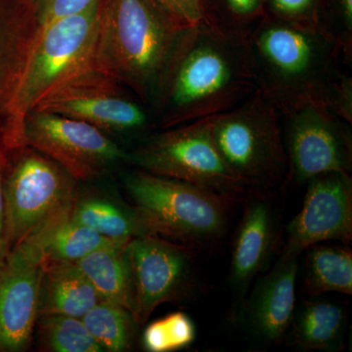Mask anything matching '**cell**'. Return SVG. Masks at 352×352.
<instances>
[{
  "instance_id": "obj_4",
  "label": "cell",
  "mask_w": 352,
  "mask_h": 352,
  "mask_svg": "<svg viewBox=\"0 0 352 352\" xmlns=\"http://www.w3.org/2000/svg\"><path fill=\"white\" fill-rule=\"evenodd\" d=\"M208 120L222 159L247 188L284 184L289 160L281 113L261 92Z\"/></svg>"
},
{
  "instance_id": "obj_14",
  "label": "cell",
  "mask_w": 352,
  "mask_h": 352,
  "mask_svg": "<svg viewBox=\"0 0 352 352\" xmlns=\"http://www.w3.org/2000/svg\"><path fill=\"white\" fill-rule=\"evenodd\" d=\"M44 258L38 245H14L0 268V351H27L39 316Z\"/></svg>"
},
{
  "instance_id": "obj_26",
  "label": "cell",
  "mask_w": 352,
  "mask_h": 352,
  "mask_svg": "<svg viewBox=\"0 0 352 352\" xmlns=\"http://www.w3.org/2000/svg\"><path fill=\"white\" fill-rule=\"evenodd\" d=\"M41 349L52 352H101L82 319L61 314L38 316Z\"/></svg>"
},
{
  "instance_id": "obj_5",
  "label": "cell",
  "mask_w": 352,
  "mask_h": 352,
  "mask_svg": "<svg viewBox=\"0 0 352 352\" xmlns=\"http://www.w3.org/2000/svg\"><path fill=\"white\" fill-rule=\"evenodd\" d=\"M133 208L152 235L208 244L226 230L228 197L138 170L124 180Z\"/></svg>"
},
{
  "instance_id": "obj_1",
  "label": "cell",
  "mask_w": 352,
  "mask_h": 352,
  "mask_svg": "<svg viewBox=\"0 0 352 352\" xmlns=\"http://www.w3.org/2000/svg\"><path fill=\"white\" fill-rule=\"evenodd\" d=\"M256 90L244 45L201 22L183 36L151 111L160 129H170L230 110Z\"/></svg>"
},
{
  "instance_id": "obj_18",
  "label": "cell",
  "mask_w": 352,
  "mask_h": 352,
  "mask_svg": "<svg viewBox=\"0 0 352 352\" xmlns=\"http://www.w3.org/2000/svg\"><path fill=\"white\" fill-rule=\"evenodd\" d=\"M100 300L75 263L44 261L39 315L61 314L82 319Z\"/></svg>"
},
{
  "instance_id": "obj_17",
  "label": "cell",
  "mask_w": 352,
  "mask_h": 352,
  "mask_svg": "<svg viewBox=\"0 0 352 352\" xmlns=\"http://www.w3.org/2000/svg\"><path fill=\"white\" fill-rule=\"evenodd\" d=\"M276 240V219L270 204L252 200L234 240L230 263V281L234 288L245 293L270 263Z\"/></svg>"
},
{
  "instance_id": "obj_15",
  "label": "cell",
  "mask_w": 352,
  "mask_h": 352,
  "mask_svg": "<svg viewBox=\"0 0 352 352\" xmlns=\"http://www.w3.org/2000/svg\"><path fill=\"white\" fill-rule=\"evenodd\" d=\"M38 28L30 3L15 16L0 11V151L24 145L16 124V94Z\"/></svg>"
},
{
  "instance_id": "obj_21",
  "label": "cell",
  "mask_w": 352,
  "mask_h": 352,
  "mask_svg": "<svg viewBox=\"0 0 352 352\" xmlns=\"http://www.w3.org/2000/svg\"><path fill=\"white\" fill-rule=\"evenodd\" d=\"M346 318L344 308L336 303L305 302L292 322L295 342L305 351L340 349Z\"/></svg>"
},
{
  "instance_id": "obj_9",
  "label": "cell",
  "mask_w": 352,
  "mask_h": 352,
  "mask_svg": "<svg viewBox=\"0 0 352 352\" xmlns=\"http://www.w3.org/2000/svg\"><path fill=\"white\" fill-rule=\"evenodd\" d=\"M280 113L289 160L284 185L305 184L323 173H351L352 124L314 102Z\"/></svg>"
},
{
  "instance_id": "obj_31",
  "label": "cell",
  "mask_w": 352,
  "mask_h": 352,
  "mask_svg": "<svg viewBox=\"0 0 352 352\" xmlns=\"http://www.w3.org/2000/svg\"><path fill=\"white\" fill-rule=\"evenodd\" d=\"M329 110L352 124V76L349 72L342 75L333 92Z\"/></svg>"
},
{
  "instance_id": "obj_23",
  "label": "cell",
  "mask_w": 352,
  "mask_h": 352,
  "mask_svg": "<svg viewBox=\"0 0 352 352\" xmlns=\"http://www.w3.org/2000/svg\"><path fill=\"white\" fill-rule=\"evenodd\" d=\"M28 241L38 245L44 261L69 263H76L106 245L126 243L110 239L87 226L76 223L69 219V214Z\"/></svg>"
},
{
  "instance_id": "obj_3",
  "label": "cell",
  "mask_w": 352,
  "mask_h": 352,
  "mask_svg": "<svg viewBox=\"0 0 352 352\" xmlns=\"http://www.w3.org/2000/svg\"><path fill=\"white\" fill-rule=\"evenodd\" d=\"M244 47L256 89L280 113L307 102L328 108L346 72L340 46L318 29L265 18Z\"/></svg>"
},
{
  "instance_id": "obj_24",
  "label": "cell",
  "mask_w": 352,
  "mask_h": 352,
  "mask_svg": "<svg viewBox=\"0 0 352 352\" xmlns=\"http://www.w3.org/2000/svg\"><path fill=\"white\" fill-rule=\"evenodd\" d=\"M203 8V22L237 45H245L266 18L264 0H204Z\"/></svg>"
},
{
  "instance_id": "obj_8",
  "label": "cell",
  "mask_w": 352,
  "mask_h": 352,
  "mask_svg": "<svg viewBox=\"0 0 352 352\" xmlns=\"http://www.w3.org/2000/svg\"><path fill=\"white\" fill-rule=\"evenodd\" d=\"M129 162L138 170L197 185L228 198L247 188L222 159L208 118L162 129L129 154Z\"/></svg>"
},
{
  "instance_id": "obj_30",
  "label": "cell",
  "mask_w": 352,
  "mask_h": 352,
  "mask_svg": "<svg viewBox=\"0 0 352 352\" xmlns=\"http://www.w3.org/2000/svg\"><path fill=\"white\" fill-rule=\"evenodd\" d=\"M159 6L186 27L203 22L204 0H156Z\"/></svg>"
},
{
  "instance_id": "obj_11",
  "label": "cell",
  "mask_w": 352,
  "mask_h": 352,
  "mask_svg": "<svg viewBox=\"0 0 352 352\" xmlns=\"http://www.w3.org/2000/svg\"><path fill=\"white\" fill-rule=\"evenodd\" d=\"M25 145L59 164L76 182L103 175L129 154L98 127L57 113L34 110L23 124Z\"/></svg>"
},
{
  "instance_id": "obj_22",
  "label": "cell",
  "mask_w": 352,
  "mask_h": 352,
  "mask_svg": "<svg viewBox=\"0 0 352 352\" xmlns=\"http://www.w3.org/2000/svg\"><path fill=\"white\" fill-rule=\"evenodd\" d=\"M305 288L311 296L352 294V252L349 248L316 244L305 250Z\"/></svg>"
},
{
  "instance_id": "obj_27",
  "label": "cell",
  "mask_w": 352,
  "mask_h": 352,
  "mask_svg": "<svg viewBox=\"0 0 352 352\" xmlns=\"http://www.w3.org/2000/svg\"><path fill=\"white\" fill-rule=\"evenodd\" d=\"M196 328L188 315L175 312L153 322L143 333V346L150 352H171L191 346Z\"/></svg>"
},
{
  "instance_id": "obj_13",
  "label": "cell",
  "mask_w": 352,
  "mask_h": 352,
  "mask_svg": "<svg viewBox=\"0 0 352 352\" xmlns=\"http://www.w3.org/2000/svg\"><path fill=\"white\" fill-rule=\"evenodd\" d=\"M302 207L289 222L281 256H300L311 245L352 240L351 173H327L308 180Z\"/></svg>"
},
{
  "instance_id": "obj_20",
  "label": "cell",
  "mask_w": 352,
  "mask_h": 352,
  "mask_svg": "<svg viewBox=\"0 0 352 352\" xmlns=\"http://www.w3.org/2000/svg\"><path fill=\"white\" fill-rule=\"evenodd\" d=\"M69 219L116 241L129 242L135 237L152 235L135 208H124L106 199H76Z\"/></svg>"
},
{
  "instance_id": "obj_28",
  "label": "cell",
  "mask_w": 352,
  "mask_h": 352,
  "mask_svg": "<svg viewBox=\"0 0 352 352\" xmlns=\"http://www.w3.org/2000/svg\"><path fill=\"white\" fill-rule=\"evenodd\" d=\"M321 0H264L266 18L317 29Z\"/></svg>"
},
{
  "instance_id": "obj_29",
  "label": "cell",
  "mask_w": 352,
  "mask_h": 352,
  "mask_svg": "<svg viewBox=\"0 0 352 352\" xmlns=\"http://www.w3.org/2000/svg\"><path fill=\"white\" fill-rule=\"evenodd\" d=\"M39 25L85 12L98 0H29Z\"/></svg>"
},
{
  "instance_id": "obj_10",
  "label": "cell",
  "mask_w": 352,
  "mask_h": 352,
  "mask_svg": "<svg viewBox=\"0 0 352 352\" xmlns=\"http://www.w3.org/2000/svg\"><path fill=\"white\" fill-rule=\"evenodd\" d=\"M34 110L82 120L101 131L119 133L144 131L153 115L151 109L124 85L91 67L60 83Z\"/></svg>"
},
{
  "instance_id": "obj_32",
  "label": "cell",
  "mask_w": 352,
  "mask_h": 352,
  "mask_svg": "<svg viewBox=\"0 0 352 352\" xmlns=\"http://www.w3.org/2000/svg\"><path fill=\"white\" fill-rule=\"evenodd\" d=\"M6 160L3 150L0 151V268L2 267L9 252L8 242L6 238V205L3 196V177L6 173Z\"/></svg>"
},
{
  "instance_id": "obj_19",
  "label": "cell",
  "mask_w": 352,
  "mask_h": 352,
  "mask_svg": "<svg viewBox=\"0 0 352 352\" xmlns=\"http://www.w3.org/2000/svg\"><path fill=\"white\" fill-rule=\"evenodd\" d=\"M127 243L100 248L75 263L89 280L101 300L133 311L134 292Z\"/></svg>"
},
{
  "instance_id": "obj_12",
  "label": "cell",
  "mask_w": 352,
  "mask_h": 352,
  "mask_svg": "<svg viewBox=\"0 0 352 352\" xmlns=\"http://www.w3.org/2000/svg\"><path fill=\"white\" fill-rule=\"evenodd\" d=\"M126 252L133 282L132 315L138 325H144L159 305L184 296L191 287V252L157 235L133 238Z\"/></svg>"
},
{
  "instance_id": "obj_2",
  "label": "cell",
  "mask_w": 352,
  "mask_h": 352,
  "mask_svg": "<svg viewBox=\"0 0 352 352\" xmlns=\"http://www.w3.org/2000/svg\"><path fill=\"white\" fill-rule=\"evenodd\" d=\"M189 28L156 0H100L90 67L117 80L151 109Z\"/></svg>"
},
{
  "instance_id": "obj_25",
  "label": "cell",
  "mask_w": 352,
  "mask_h": 352,
  "mask_svg": "<svg viewBox=\"0 0 352 352\" xmlns=\"http://www.w3.org/2000/svg\"><path fill=\"white\" fill-rule=\"evenodd\" d=\"M82 320L104 351L120 352L131 346L136 323L133 315L126 308L100 300Z\"/></svg>"
},
{
  "instance_id": "obj_6",
  "label": "cell",
  "mask_w": 352,
  "mask_h": 352,
  "mask_svg": "<svg viewBox=\"0 0 352 352\" xmlns=\"http://www.w3.org/2000/svg\"><path fill=\"white\" fill-rule=\"evenodd\" d=\"M18 149L19 155L3 177L11 249L68 217L78 198L76 180L59 164L29 146Z\"/></svg>"
},
{
  "instance_id": "obj_7",
  "label": "cell",
  "mask_w": 352,
  "mask_h": 352,
  "mask_svg": "<svg viewBox=\"0 0 352 352\" xmlns=\"http://www.w3.org/2000/svg\"><path fill=\"white\" fill-rule=\"evenodd\" d=\"M99 2L85 12L39 25L16 94V124L23 141L25 116L60 83L90 67Z\"/></svg>"
},
{
  "instance_id": "obj_16",
  "label": "cell",
  "mask_w": 352,
  "mask_h": 352,
  "mask_svg": "<svg viewBox=\"0 0 352 352\" xmlns=\"http://www.w3.org/2000/svg\"><path fill=\"white\" fill-rule=\"evenodd\" d=\"M298 258L280 256L274 267L256 283L247 300L245 324L263 342H279L291 327L295 315Z\"/></svg>"
}]
</instances>
